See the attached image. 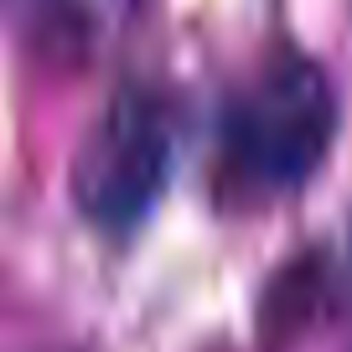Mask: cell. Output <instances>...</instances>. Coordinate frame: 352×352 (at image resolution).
<instances>
[{
    "label": "cell",
    "instance_id": "obj_3",
    "mask_svg": "<svg viewBox=\"0 0 352 352\" xmlns=\"http://www.w3.org/2000/svg\"><path fill=\"white\" fill-rule=\"evenodd\" d=\"M135 11L140 0H0V21L32 52L57 63L99 57L135 21Z\"/></svg>",
    "mask_w": 352,
    "mask_h": 352
},
{
    "label": "cell",
    "instance_id": "obj_2",
    "mask_svg": "<svg viewBox=\"0 0 352 352\" xmlns=\"http://www.w3.org/2000/svg\"><path fill=\"white\" fill-rule=\"evenodd\" d=\"M176 140L182 124L171 94L155 83H120L67 166L78 218L104 239H135L171 187Z\"/></svg>",
    "mask_w": 352,
    "mask_h": 352
},
{
    "label": "cell",
    "instance_id": "obj_1",
    "mask_svg": "<svg viewBox=\"0 0 352 352\" xmlns=\"http://www.w3.org/2000/svg\"><path fill=\"white\" fill-rule=\"evenodd\" d=\"M342 99L311 52L280 47L218 109L212 130V197L223 208H264L306 192L331 161Z\"/></svg>",
    "mask_w": 352,
    "mask_h": 352
}]
</instances>
